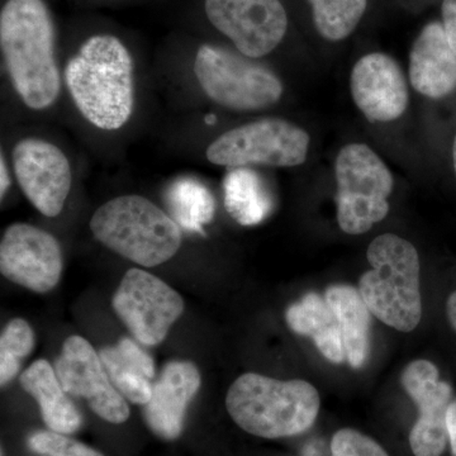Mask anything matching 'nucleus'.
<instances>
[{"label":"nucleus","instance_id":"f257e3e1","mask_svg":"<svg viewBox=\"0 0 456 456\" xmlns=\"http://www.w3.org/2000/svg\"><path fill=\"white\" fill-rule=\"evenodd\" d=\"M0 46L12 86L31 110H46L61 90L55 26L44 0H8L0 13Z\"/></svg>","mask_w":456,"mask_h":456},{"label":"nucleus","instance_id":"6e6552de","mask_svg":"<svg viewBox=\"0 0 456 456\" xmlns=\"http://www.w3.org/2000/svg\"><path fill=\"white\" fill-rule=\"evenodd\" d=\"M307 131L281 118L245 123L217 137L207 149L209 163L230 167H294L310 150Z\"/></svg>","mask_w":456,"mask_h":456},{"label":"nucleus","instance_id":"2eb2a0df","mask_svg":"<svg viewBox=\"0 0 456 456\" xmlns=\"http://www.w3.org/2000/svg\"><path fill=\"white\" fill-rule=\"evenodd\" d=\"M354 103L371 123L401 118L410 104L406 77L398 62L383 53L362 56L350 75Z\"/></svg>","mask_w":456,"mask_h":456},{"label":"nucleus","instance_id":"bb28decb","mask_svg":"<svg viewBox=\"0 0 456 456\" xmlns=\"http://www.w3.org/2000/svg\"><path fill=\"white\" fill-rule=\"evenodd\" d=\"M331 456H389L371 437L354 428H341L331 441Z\"/></svg>","mask_w":456,"mask_h":456},{"label":"nucleus","instance_id":"0eeeda50","mask_svg":"<svg viewBox=\"0 0 456 456\" xmlns=\"http://www.w3.org/2000/svg\"><path fill=\"white\" fill-rule=\"evenodd\" d=\"M194 74L207 97L235 112L266 110L283 97V83L272 69L215 45L198 49Z\"/></svg>","mask_w":456,"mask_h":456},{"label":"nucleus","instance_id":"5701e85b","mask_svg":"<svg viewBox=\"0 0 456 456\" xmlns=\"http://www.w3.org/2000/svg\"><path fill=\"white\" fill-rule=\"evenodd\" d=\"M317 32L338 42L355 31L367 11L368 0H308Z\"/></svg>","mask_w":456,"mask_h":456},{"label":"nucleus","instance_id":"dca6fc26","mask_svg":"<svg viewBox=\"0 0 456 456\" xmlns=\"http://www.w3.org/2000/svg\"><path fill=\"white\" fill-rule=\"evenodd\" d=\"M200 388V374L191 362H171L165 365L152 395L145 406L150 430L164 440L178 439L184 428L189 403Z\"/></svg>","mask_w":456,"mask_h":456},{"label":"nucleus","instance_id":"aec40b11","mask_svg":"<svg viewBox=\"0 0 456 456\" xmlns=\"http://www.w3.org/2000/svg\"><path fill=\"white\" fill-rule=\"evenodd\" d=\"M288 326L296 334L314 338L317 349L329 362L342 364L346 360L340 327L326 298L307 293L285 314Z\"/></svg>","mask_w":456,"mask_h":456},{"label":"nucleus","instance_id":"f03ea898","mask_svg":"<svg viewBox=\"0 0 456 456\" xmlns=\"http://www.w3.org/2000/svg\"><path fill=\"white\" fill-rule=\"evenodd\" d=\"M65 82L86 121L116 131L130 121L134 106V60L118 38H88L65 69Z\"/></svg>","mask_w":456,"mask_h":456},{"label":"nucleus","instance_id":"9b49d317","mask_svg":"<svg viewBox=\"0 0 456 456\" xmlns=\"http://www.w3.org/2000/svg\"><path fill=\"white\" fill-rule=\"evenodd\" d=\"M55 371L69 395L86 399L93 412L104 421H127L130 407L126 398L114 388L101 355L82 336L66 338Z\"/></svg>","mask_w":456,"mask_h":456},{"label":"nucleus","instance_id":"c756f323","mask_svg":"<svg viewBox=\"0 0 456 456\" xmlns=\"http://www.w3.org/2000/svg\"><path fill=\"white\" fill-rule=\"evenodd\" d=\"M9 185H11V178H9L8 167L5 165L4 156L0 158V197L4 198L7 194Z\"/></svg>","mask_w":456,"mask_h":456},{"label":"nucleus","instance_id":"7c9ffc66","mask_svg":"<svg viewBox=\"0 0 456 456\" xmlns=\"http://www.w3.org/2000/svg\"><path fill=\"white\" fill-rule=\"evenodd\" d=\"M446 316H448L450 326L456 332V290L450 294L448 302H446Z\"/></svg>","mask_w":456,"mask_h":456},{"label":"nucleus","instance_id":"9d476101","mask_svg":"<svg viewBox=\"0 0 456 456\" xmlns=\"http://www.w3.org/2000/svg\"><path fill=\"white\" fill-rule=\"evenodd\" d=\"M209 22L240 53L261 59L283 41L287 12L279 0H204Z\"/></svg>","mask_w":456,"mask_h":456},{"label":"nucleus","instance_id":"2f4dec72","mask_svg":"<svg viewBox=\"0 0 456 456\" xmlns=\"http://www.w3.org/2000/svg\"><path fill=\"white\" fill-rule=\"evenodd\" d=\"M452 165H454L455 175H456V134L454 143H452Z\"/></svg>","mask_w":456,"mask_h":456},{"label":"nucleus","instance_id":"a211bd4d","mask_svg":"<svg viewBox=\"0 0 456 456\" xmlns=\"http://www.w3.org/2000/svg\"><path fill=\"white\" fill-rule=\"evenodd\" d=\"M20 386L40 406L49 430L74 434L82 426V415L65 391L55 369L47 360H37L20 375Z\"/></svg>","mask_w":456,"mask_h":456},{"label":"nucleus","instance_id":"a878e982","mask_svg":"<svg viewBox=\"0 0 456 456\" xmlns=\"http://www.w3.org/2000/svg\"><path fill=\"white\" fill-rule=\"evenodd\" d=\"M28 446L41 456H104L86 444L53 430L35 432L28 437Z\"/></svg>","mask_w":456,"mask_h":456},{"label":"nucleus","instance_id":"b1692460","mask_svg":"<svg viewBox=\"0 0 456 456\" xmlns=\"http://www.w3.org/2000/svg\"><path fill=\"white\" fill-rule=\"evenodd\" d=\"M99 355L114 388L132 403L146 406L151 399L152 384L142 369L117 346L104 347Z\"/></svg>","mask_w":456,"mask_h":456},{"label":"nucleus","instance_id":"cd10ccee","mask_svg":"<svg viewBox=\"0 0 456 456\" xmlns=\"http://www.w3.org/2000/svg\"><path fill=\"white\" fill-rule=\"evenodd\" d=\"M441 14H443L441 23H443L444 31L456 55V0H443Z\"/></svg>","mask_w":456,"mask_h":456},{"label":"nucleus","instance_id":"39448f33","mask_svg":"<svg viewBox=\"0 0 456 456\" xmlns=\"http://www.w3.org/2000/svg\"><path fill=\"white\" fill-rule=\"evenodd\" d=\"M90 230L113 253L146 268L167 263L182 245L176 222L151 200L134 194L99 207Z\"/></svg>","mask_w":456,"mask_h":456},{"label":"nucleus","instance_id":"f3484780","mask_svg":"<svg viewBox=\"0 0 456 456\" xmlns=\"http://www.w3.org/2000/svg\"><path fill=\"white\" fill-rule=\"evenodd\" d=\"M410 83L419 94L439 101L456 92V55L443 23L426 25L413 42L408 62Z\"/></svg>","mask_w":456,"mask_h":456},{"label":"nucleus","instance_id":"6ab92c4d","mask_svg":"<svg viewBox=\"0 0 456 456\" xmlns=\"http://www.w3.org/2000/svg\"><path fill=\"white\" fill-rule=\"evenodd\" d=\"M325 298L340 327L345 354L350 367H364L370 355V311L362 294L350 285H331Z\"/></svg>","mask_w":456,"mask_h":456},{"label":"nucleus","instance_id":"f8f14e48","mask_svg":"<svg viewBox=\"0 0 456 456\" xmlns=\"http://www.w3.org/2000/svg\"><path fill=\"white\" fill-rule=\"evenodd\" d=\"M62 251L55 237L27 224H11L0 241V270L12 283L36 293L53 290L61 278Z\"/></svg>","mask_w":456,"mask_h":456},{"label":"nucleus","instance_id":"1a4fd4ad","mask_svg":"<svg viewBox=\"0 0 456 456\" xmlns=\"http://www.w3.org/2000/svg\"><path fill=\"white\" fill-rule=\"evenodd\" d=\"M113 308L140 344L155 346L182 316L184 301L160 278L130 269L114 294Z\"/></svg>","mask_w":456,"mask_h":456},{"label":"nucleus","instance_id":"412c9836","mask_svg":"<svg viewBox=\"0 0 456 456\" xmlns=\"http://www.w3.org/2000/svg\"><path fill=\"white\" fill-rule=\"evenodd\" d=\"M224 207L242 226H255L265 220L273 208L268 185L251 167H236L224 183Z\"/></svg>","mask_w":456,"mask_h":456},{"label":"nucleus","instance_id":"4468645a","mask_svg":"<svg viewBox=\"0 0 456 456\" xmlns=\"http://www.w3.org/2000/svg\"><path fill=\"white\" fill-rule=\"evenodd\" d=\"M404 391L419 408L410 432L415 456H441L449 443L446 415L452 402V388L440 380L439 369L428 360L410 362L401 377Z\"/></svg>","mask_w":456,"mask_h":456},{"label":"nucleus","instance_id":"4be33fe9","mask_svg":"<svg viewBox=\"0 0 456 456\" xmlns=\"http://www.w3.org/2000/svg\"><path fill=\"white\" fill-rule=\"evenodd\" d=\"M167 202L175 221L191 232L203 233V227L215 217V198L197 179L180 178L171 183Z\"/></svg>","mask_w":456,"mask_h":456},{"label":"nucleus","instance_id":"393cba45","mask_svg":"<svg viewBox=\"0 0 456 456\" xmlns=\"http://www.w3.org/2000/svg\"><path fill=\"white\" fill-rule=\"evenodd\" d=\"M33 347L35 334L28 322L22 318L11 321L0 338V384L3 387L16 377Z\"/></svg>","mask_w":456,"mask_h":456},{"label":"nucleus","instance_id":"423d86ee","mask_svg":"<svg viewBox=\"0 0 456 456\" xmlns=\"http://www.w3.org/2000/svg\"><path fill=\"white\" fill-rule=\"evenodd\" d=\"M335 178L338 224L345 233L362 235L388 216L395 179L373 149L359 142L342 147Z\"/></svg>","mask_w":456,"mask_h":456},{"label":"nucleus","instance_id":"20e7f679","mask_svg":"<svg viewBox=\"0 0 456 456\" xmlns=\"http://www.w3.org/2000/svg\"><path fill=\"white\" fill-rule=\"evenodd\" d=\"M367 257L371 269L359 281V292L369 311L384 325L412 332L421 322L419 251L395 233L375 237Z\"/></svg>","mask_w":456,"mask_h":456},{"label":"nucleus","instance_id":"7ed1b4c3","mask_svg":"<svg viewBox=\"0 0 456 456\" xmlns=\"http://www.w3.org/2000/svg\"><path fill=\"white\" fill-rule=\"evenodd\" d=\"M227 412L248 434L283 439L310 430L320 413V393L305 380L240 375L228 389Z\"/></svg>","mask_w":456,"mask_h":456},{"label":"nucleus","instance_id":"c85d7f7f","mask_svg":"<svg viewBox=\"0 0 456 456\" xmlns=\"http://www.w3.org/2000/svg\"><path fill=\"white\" fill-rule=\"evenodd\" d=\"M446 426H448L449 443L452 446V455L456 456V399L449 406L446 415Z\"/></svg>","mask_w":456,"mask_h":456},{"label":"nucleus","instance_id":"ddd939ff","mask_svg":"<svg viewBox=\"0 0 456 456\" xmlns=\"http://www.w3.org/2000/svg\"><path fill=\"white\" fill-rule=\"evenodd\" d=\"M13 169L27 200L46 217L64 208L73 184L68 158L59 147L41 139L20 140L14 146Z\"/></svg>","mask_w":456,"mask_h":456}]
</instances>
